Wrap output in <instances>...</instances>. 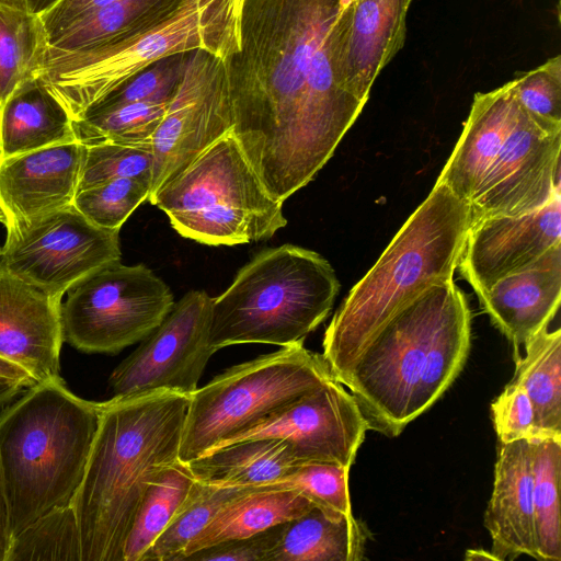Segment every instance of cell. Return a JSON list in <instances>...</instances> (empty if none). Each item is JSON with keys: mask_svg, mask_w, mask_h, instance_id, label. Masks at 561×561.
I'll use <instances>...</instances> for the list:
<instances>
[{"mask_svg": "<svg viewBox=\"0 0 561 561\" xmlns=\"http://www.w3.org/2000/svg\"><path fill=\"white\" fill-rule=\"evenodd\" d=\"M12 538L9 507L0 474V561H7Z\"/></svg>", "mask_w": 561, "mask_h": 561, "instance_id": "7bdbcfd3", "label": "cell"}, {"mask_svg": "<svg viewBox=\"0 0 561 561\" xmlns=\"http://www.w3.org/2000/svg\"><path fill=\"white\" fill-rule=\"evenodd\" d=\"M150 193V182L114 179L77 192L73 206L92 224L108 230L121 227Z\"/></svg>", "mask_w": 561, "mask_h": 561, "instance_id": "8d00e7d4", "label": "cell"}, {"mask_svg": "<svg viewBox=\"0 0 561 561\" xmlns=\"http://www.w3.org/2000/svg\"><path fill=\"white\" fill-rule=\"evenodd\" d=\"M345 1H347V0H345Z\"/></svg>", "mask_w": 561, "mask_h": 561, "instance_id": "681fc988", "label": "cell"}, {"mask_svg": "<svg viewBox=\"0 0 561 561\" xmlns=\"http://www.w3.org/2000/svg\"><path fill=\"white\" fill-rule=\"evenodd\" d=\"M0 378L22 382L26 388L37 383L35 378L20 365L0 357Z\"/></svg>", "mask_w": 561, "mask_h": 561, "instance_id": "f6af8a7d", "label": "cell"}, {"mask_svg": "<svg viewBox=\"0 0 561 561\" xmlns=\"http://www.w3.org/2000/svg\"><path fill=\"white\" fill-rule=\"evenodd\" d=\"M519 112L514 81L474 94L461 135L437 180L469 202L513 128Z\"/></svg>", "mask_w": 561, "mask_h": 561, "instance_id": "7402d4cb", "label": "cell"}, {"mask_svg": "<svg viewBox=\"0 0 561 561\" xmlns=\"http://www.w3.org/2000/svg\"><path fill=\"white\" fill-rule=\"evenodd\" d=\"M190 399V393L160 389L101 402L84 476L71 501L82 561H123L149 484L179 460Z\"/></svg>", "mask_w": 561, "mask_h": 561, "instance_id": "3957f363", "label": "cell"}, {"mask_svg": "<svg viewBox=\"0 0 561 561\" xmlns=\"http://www.w3.org/2000/svg\"><path fill=\"white\" fill-rule=\"evenodd\" d=\"M213 297L190 290L162 322L112 371L114 397L152 390L193 393L216 352L209 345Z\"/></svg>", "mask_w": 561, "mask_h": 561, "instance_id": "7c38bea8", "label": "cell"}, {"mask_svg": "<svg viewBox=\"0 0 561 561\" xmlns=\"http://www.w3.org/2000/svg\"><path fill=\"white\" fill-rule=\"evenodd\" d=\"M0 265L50 297L122 257L119 230L89 221L73 204L28 222L8 221Z\"/></svg>", "mask_w": 561, "mask_h": 561, "instance_id": "8fae6325", "label": "cell"}, {"mask_svg": "<svg viewBox=\"0 0 561 561\" xmlns=\"http://www.w3.org/2000/svg\"><path fill=\"white\" fill-rule=\"evenodd\" d=\"M466 560H494L495 557L491 553V551L482 550V549H469L465 554Z\"/></svg>", "mask_w": 561, "mask_h": 561, "instance_id": "7dc6e473", "label": "cell"}, {"mask_svg": "<svg viewBox=\"0 0 561 561\" xmlns=\"http://www.w3.org/2000/svg\"><path fill=\"white\" fill-rule=\"evenodd\" d=\"M170 103L135 102L72 121L76 139L84 146L104 142H152Z\"/></svg>", "mask_w": 561, "mask_h": 561, "instance_id": "836d02e7", "label": "cell"}, {"mask_svg": "<svg viewBox=\"0 0 561 561\" xmlns=\"http://www.w3.org/2000/svg\"><path fill=\"white\" fill-rule=\"evenodd\" d=\"M302 462L282 438H253L213 449L190 461L194 477L224 486H262L278 481Z\"/></svg>", "mask_w": 561, "mask_h": 561, "instance_id": "cb8c5ba5", "label": "cell"}, {"mask_svg": "<svg viewBox=\"0 0 561 561\" xmlns=\"http://www.w3.org/2000/svg\"><path fill=\"white\" fill-rule=\"evenodd\" d=\"M174 305L170 287L144 264H110L68 291L64 341L89 354H116L142 341Z\"/></svg>", "mask_w": 561, "mask_h": 561, "instance_id": "30bf717a", "label": "cell"}, {"mask_svg": "<svg viewBox=\"0 0 561 561\" xmlns=\"http://www.w3.org/2000/svg\"><path fill=\"white\" fill-rule=\"evenodd\" d=\"M46 47L39 16L0 3V106L39 75Z\"/></svg>", "mask_w": 561, "mask_h": 561, "instance_id": "f546056e", "label": "cell"}, {"mask_svg": "<svg viewBox=\"0 0 561 561\" xmlns=\"http://www.w3.org/2000/svg\"><path fill=\"white\" fill-rule=\"evenodd\" d=\"M499 443L538 440L535 412L525 390L511 380L491 404Z\"/></svg>", "mask_w": 561, "mask_h": 561, "instance_id": "ab89813d", "label": "cell"}, {"mask_svg": "<svg viewBox=\"0 0 561 561\" xmlns=\"http://www.w3.org/2000/svg\"><path fill=\"white\" fill-rule=\"evenodd\" d=\"M61 304L0 265V357L37 382L60 377Z\"/></svg>", "mask_w": 561, "mask_h": 561, "instance_id": "ac0fdd59", "label": "cell"}, {"mask_svg": "<svg viewBox=\"0 0 561 561\" xmlns=\"http://www.w3.org/2000/svg\"><path fill=\"white\" fill-rule=\"evenodd\" d=\"M367 539V528L354 515H334L313 505L287 523L268 561H359Z\"/></svg>", "mask_w": 561, "mask_h": 561, "instance_id": "4316f807", "label": "cell"}, {"mask_svg": "<svg viewBox=\"0 0 561 561\" xmlns=\"http://www.w3.org/2000/svg\"><path fill=\"white\" fill-rule=\"evenodd\" d=\"M27 389L22 382L0 378V408L10 403L16 396Z\"/></svg>", "mask_w": 561, "mask_h": 561, "instance_id": "bcb514c9", "label": "cell"}, {"mask_svg": "<svg viewBox=\"0 0 561 561\" xmlns=\"http://www.w3.org/2000/svg\"><path fill=\"white\" fill-rule=\"evenodd\" d=\"M470 222L469 202L436 180L328 325L322 356L335 380L341 383L369 339L399 309L433 284L454 279Z\"/></svg>", "mask_w": 561, "mask_h": 561, "instance_id": "277c9868", "label": "cell"}, {"mask_svg": "<svg viewBox=\"0 0 561 561\" xmlns=\"http://www.w3.org/2000/svg\"><path fill=\"white\" fill-rule=\"evenodd\" d=\"M533 499L538 560H561V440L533 442Z\"/></svg>", "mask_w": 561, "mask_h": 561, "instance_id": "1f68e13d", "label": "cell"}, {"mask_svg": "<svg viewBox=\"0 0 561 561\" xmlns=\"http://www.w3.org/2000/svg\"><path fill=\"white\" fill-rule=\"evenodd\" d=\"M188 1H115L87 16L49 43L42 66L58 58L121 42L167 20Z\"/></svg>", "mask_w": 561, "mask_h": 561, "instance_id": "484cf974", "label": "cell"}, {"mask_svg": "<svg viewBox=\"0 0 561 561\" xmlns=\"http://www.w3.org/2000/svg\"><path fill=\"white\" fill-rule=\"evenodd\" d=\"M241 0H190L167 20L121 42L44 64L39 77L72 121L154 61L205 49H238Z\"/></svg>", "mask_w": 561, "mask_h": 561, "instance_id": "ba28073f", "label": "cell"}, {"mask_svg": "<svg viewBox=\"0 0 561 561\" xmlns=\"http://www.w3.org/2000/svg\"><path fill=\"white\" fill-rule=\"evenodd\" d=\"M0 222L2 225H5V222H7V215H5V211L3 209L1 201H0Z\"/></svg>", "mask_w": 561, "mask_h": 561, "instance_id": "c3c4849f", "label": "cell"}, {"mask_svg": "<svg viewBox=\"0 0 561 561\" xmlns=\"http://www.w3.org/2000/svg\"><path fill=\"white\" fill-rule=\"evenodd\" d=\"M340 283L319 253L294 244L265 249L213 298L209 345L304 343L330 313Z\"/></svg>", "mask_w": 561, "mask_h": 561, "instance_id": "8992f818", "label": "cell"}, {"mask_svg": "<svg viewBox=\"0 0 561 561\" xmlns=\"http://www.w3.org/2000/svg\"><path fill=\"white\" fill-rule=\"evenodd\" d=\"M561 126L520 104L517 119L469 201L471 224L522 216L545 206L560 186Z\"/></svg>", "mask_w": 561, "mask_h": 561, "instance_id": "5bb4252c", "label": "cell"}, {"mask_svg": "<svg viewBox=\"0 0 561 561\" xmlns=\"http://www.w3.org/2000/svg\"><path fill=\"white\" fill-rule=\"evenodd\" d=\"M118 0H60L39 16L47 45L87 16Z\"/></svg>", "mask_w": 561, "mask_h": 561, "instance_id": "b9f144b4", "label": "cell"}, {"mask_svg": "<svg viewBox=\"0 0 561 561\" xmlns=\"http://www.w3.org/2000/svg\"><path fill=\"white\" fill-rule=\"evenodd\" d=\"M492 323L519 347L553 319L561 301V243L534 263L496 280L478 297Z\"/></svg>", "mask_w": 561, "mask_h": 561, "instance_id": "ffe728a7", "label": "cell"}, {"mask_svg": "<svg viewBox=\"0 0 561 561\" xmlns=\"http://www.w3.org/2000/svg\"><path fill=\"white\" fill-rule=\"evenodd\" d=\"M367 430L354 396L331 378L224 446L282 438L302 462H332L351 469Z\"/></svg>", "mask_w": 561, "mask_h": 561, "instance_id": "9a60e30c", "label": "cell"}, {"mask_svg": "<svg viewBox=\"0 0 561 561\" xmlns=\"http://www.w3.org/2000/svg\"><path fill=\"white\" fill-rule=\"evenodd\" d=\"M232 127L224 59L205 49L192 51L179 90L152 137L149 196Z\"/></svg>", "mask_w": 561, "mask_h": 561, "instance_id": "4fadbf2b", "label": "cell"}, {"mask_svg": "<svg viewBox=\"0 0 561 561\" xmlns=\"http://www.w3.org/2000/svg\"><path fill=\"white\" fill-rule=\"evenodd\" d=\"M560 188L533 213L492 216L470 225L458 268L478 297L561 243Z\"/></svg>", "mask_w": 561, "mask_h": 561, "instance_id": "2e32d148", "label": "cell"}, {"mask_svg": "<svg viewBox=\"0 0 561 561\" xmlns=\"http://www.w3.org/2000/svg\"><path fill=\"white\" fill-rule=\"evenodd\" d=\"M101 402L76 396L60 377L28 387L0 413V474L12 536L71 504L84 476Z\"/></svg>", "mask_w": 561, "mask_h": 561, "instance_id": "5b68a950", "label": "cell"}, {"mask_svg": "<svg viewBox=\"0 0 561 561\" xmlns=\"http://www.w3.org/2000/svg\"><path fill=\"white\" fill-rule=\"evenodd\" d=\"M533 485V442L500 443L483 519L496 561L520 556L538 560Z\"/></svg>", "mask_w": 561, "mask_h": 561, "instance_id": "44dd1931", "label": "cell"}, {"mask_svg": "<svg viewBox=\"0 0 561 561\" xmlns=\"http://www.w3.org/2000/svg\"><path fill=\"white\" fill-rule=\"evenodd\" d=\"M287 523L274 525L244 538L203 548L187 556L184 561H268L284 536Z\"/></svg>", "mask_w": 561, "mask_h": 561, "instance_id": "60d3db41", "label": "cell"}, {"mask_svg": "<svg viewBox=\"0 0 561 561\" xmlns=\"http://www.w3.org/2000/svg\"><path fill=\"white\" fill-rule=\"evenodd\" d=\"M519 104L547 124L561 126V56L513 79Z\"/></svg>", "mask_w": 561, "mask_h": 561, "instance_id": "f35d334b", "label": "cell"}, {"mask_svg": "<svg viewBox=\"0 0 561 561\" xmlns=\"http://www.w3.org/2000/svg\"><path fill=\"white\" fill-rule=\"evenodd\" d=\"M60 0H0L1 4L42 16L53 9Z\"/></svg>", "mask_w": 561, "mask_h": 561, "instance_id": "ee69618b", "label": "cell"}, {"mask_svg": "<svg viewBox=\"0 0 561 561\" xmlns=\"http://www.w3.org/2000/svg\"><path fill=\"white\" fill-rule=\"evenodd\" d=\"M7 561H82L79 524L71 504L46 512L15 535Z\"/></svg>", "mask_w": 561, "mask_h": 561, "instance_id": "d6a6232c", "label": "cell"}, {"mask_svg": "<svg viewBox=\"0 0 561 561\" xmlns=\"http://www.w3.org/2000/svg\"><path fill=\"white\" fill-rule=\"evenodd\" d=\"M152 168V142L85 146L78 192L121 178L145 180L151 185Z\"/></svg>", "mask_w": 561, "mask_h": 561, "instance_id": "d590c367", "label": "cell"}, {"mask_svg": "<svg viewBox=\"0 0 561 561\" xmlns=\"http://www.w3.org/2000/svg\"><path fill=\"white\" fill-rule=\"evenodd\" d=\"M255 488L224 486L196 479L175 515L140 561H175L224 505Z\"/></svg>", "mask_w": 561, "mask_h": 561, "instance_id": "4dcf8cb0", "label": "cell"}, {"mask_svg": "<svg viewBox=\"0 0 561 561\" xmlns=\"http://www.w3.org/2000/svg\"><path fill=\"white\" fill-rule=\"evenodd\" d=\"M344 1L241 0L238 49L224 59L232 133L283 203L313 180L345 135L312 93Z\"/></svg>", "mask_w": 561, "mask_h": 561, "instance_id": "6da1fadb", "label": "cell"}, {"mask_svg": "<svg viewBox=\"0 0 561 561\" xmlns=\"http://www.w3.org/2000/svg\"><path fill=\"white\" fill-rule=\"evenodd\" d=\"M73 141L69 113L39 76L22 83L0 106V161Z\"/></svg>", "mask_w": 561, "mask_h": 561, "instance_id": "603a6c76", "label": "cell"}, {"mask_svg": "<svg viewBox=\"0 0 561 561\" xmlns=\"http://www.w3.org/2000/svg\"><path fill=\"white\" fill-rule=\"evenodd\" d=\"M350 468L332 462L299 465L287 476L264 486L291 489L323 511L341 516H353L348 491Z\"/></svg>", "mask_w": 561, "mask_h": 561, "instance_id": "74e56055", "label": "cell"}, {"mask_svg": "<svg viewBox=\"0 0 561 561\" xmlns=\"http://www.w3.org/2000/svg\"><path fill=\"white\" fill-rule=\"evenodd\" d=\"M525 356L514 358L513 381L534 408L538 440H561V330L542 329L525 344Z\"/></svg>", "mask_w": 561, "mask_h": 561, "instance_id": "83f0119b", "label": "cell"}, {"mask_svg": "<svg viewBox=\"0 0 561 561\" xmlns=\"http://www.w3.org/2000/svg\"><path fill=\"white\" fill-rule=\"evenodd\" d=\"M196 478L180 460L165 466L149 484L123 548V561H140L188 495Z\"/></svg>", "mask_w": 561, "mask_h": 561, "instance_id": "f1b7e54d", "label": "cell"}, {"mask_svg": "<svg viewBox=\"0 0 561 561\" xmlns=\"http://www.w3.org/2000/svg\"><path fill=\"white\" fill-rule=\"evenodd\" d=\"M191 53H178L154 61L105 94L80 117L135 102L170 103L182 82Z\"/></svg>", "mask_w": 561, "mask_h": 561, "instance_id": "e575fe53", "label": "cell"}, {"mask_svg": "<svg viewBox=\"0 0 561 561\" xmlns=\"http://www.w3.org/2000/svg\"><path fill=\"white\" fill-rule=\"evenodd\" d=\"M313 504L291 489L257 486L224 505L175 561L203 548L244 538L308 512Z\"/></svg>", "mask_w": 561, "mask_h": 561, "instance_id": "d4e9b609", "label": "cell"}, {"mask_svg": "<svg viewBox=\"0 0 561 561\" xmlns=\"http://www.w3.org/2000/svg\"><path fill=\"white\" fill-rule=\"evenodd\" d=\"M85 146L73 141L0 161L7 222H28L73 204ZM5 222V224H7Z\"/></svg>", "mask_w": 561, "mask_h": 561, "instance_id": "d6986e66", "label": "cell"}, {"mask_svg": "<svg viewBox=\"0 0 561 561\" xmlns=\"http://www.w3.org/2000/svg\"><path fill=\"white\" fill-rule=\"evenodd\" d=\"M471 312L454 279L433 284L369 339L341 383L369 430L388 437L427 411L463 368Z\"/></svg>", "mask_w": 561, "mask_h": 561, "instance_id": "7a4b0ae2", "label": "cell"}, {"mask_svg": "<svg viewBox=\"0 0 561 561\" xmlns=\"http://www.w3.org/2000/svg\"><path fill=\"white\" fill-rule=\"evenodd\" d=\"M331 378L323 356L304 343L228 368L191 393L179 460L224 446Z\"/></svg>", "mask_w": 561, "mask_h": 561, "instance_id": "9c48e42d", "label": "cell"}, {"mask_svg": "<svg viewBox=\"0 0 561 561\" xmlns=\"http://www.w3.org/2000/svg\"><path fill=\"white\" fill-rule=\"evenodd\" d=\"M411 2L347 0L331 25L336 80L364 103L379 72L404 44Z\"/></svg>", "mask_w": 561, "mask_h": 561, "instance_id": "e0dca14e", "label": "cell"}, {"mask_svg": "<svg viewBox=\"0 0 561 561\" xmlns=\"http://www.w3.org/2000/svg\"><path fill=\"white\" fill-rule=\"evenodd\" d=\"M148 201L168 216L180 236L207 245L266 240L287 225L284 203L268 194L232 130Z\"/></svg>", "mask_w": 561, "mask_h": 561, "instance_id": "52a82bcc", "label": "cell"}]
</instances>
